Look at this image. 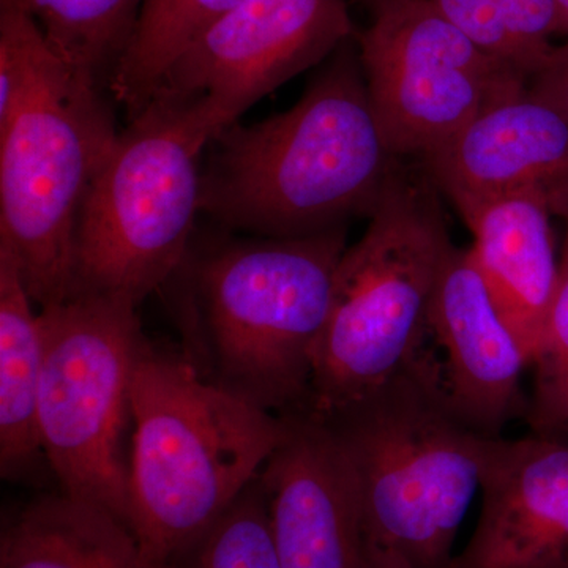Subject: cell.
I'll return each instance as SVG.
<instances>
[{"label":"cell","mask_w":568,"mask_h":568,"mask_svg":"<svg viewBox=\"0 0 568 568\" xmlns=\"http://www.w3.org/2000/svg\"><path fill=\"white\" fill-rule=\"evenodd\" d=\"M130 403L132 529L149 558L168 568L260 476L287 422L145 342Z\"/></svg>","instance_id":"7a4b0ae2"},{"label":"cell","mask_w":568,"mask_h":568,"mask_svg":"<svg viewBox=\"0 0 568 568\" xmlns=\"http://www.w3.org/2000/svg\"><path fill=\"white\" fill-rule=\"evenodd\" d=\"M355 37L293 108L253 125L235 122L213 140L201 212L268 239L306 237L372 215L403 159L377 122Z\"/></svg>","instance_id":"6da1fadb"},{"label":"cell","mask_w":568,"mask_h":568,"mask_svg":"<svg viewBox=\"0 0 568 568\" xmlns=\"http://www.w3.org/2000/svg\"><path fill=\"white\" fill-rule=\"evenodd\" d=\"M168 568H283L260 477Z\"/></svg>","instance_id":"44dd1931"},{"label":"cell","mask_w":568,"mask_h":568,"mask_svg":"<svg viewBox=\"0 0 568 568\" xmlns=\"http://www.w3.org/2000/svg\"><path fill=\"white\" fill-rule=\"evenodd\" d=\"M418 163L457 211L536 193L560 219L568 212V119L529 89L491 104Z\"/></svg>","instance_id":"5bb4252c"},{"label":"cell","mask_w":568,"mask_h":568,"mask_svg":"<svg viewBox=\"0 0 568 568\" xmlns=\"http://www.w3.org/2000/svg\"><path fill=\"white\" fill-rule=\"evenodd\" d=\"M357 2H361L362 6H364L373 17V14L377 13V11L383 10L384 7L390 6V3L394 2H398V0H357Z\"/></svg>","instance_id":"d4e9b609"},{"label":"cell","mask_w":568,"mask_h":568,"mask_svg":"<svg viewBox=\"0 0 568 568\" xmlns=\"http://www.w3.org/2000/svg\"><path fill=\"white\" fill-rule=\"evenodd\" d=\"M355 36L346 0H244L182 51L152 97L193 104L219 136Z\"/></svg>","instance_id":"30bf717a"},{"label":"cell","mask_w":568,"mask_h":568,"mask_svg":"<svg viewBox=\"0 0 568 568\" xmlns=\"http://www.w3.org/2000/svg\"><path fill=\"white\" fill-rule=\"evenodd\" d=\"M559 284L549 310L544 345L534 357L526 424L540 436L568 437V212L562 216Z\"/></svg>","instance_id":"7402d4cb"},{"label":"cell","mask_w":568,"mask_h":568,"mask_svg":"<svg viewBox=\"0 0 568 568\" xmlns=\"http://www.w3.org/2000/svg\"><path fill=\"white\" fill-rule=\"evenodd\" d=\"M138 306L80 293L40 308L43 369L41 448L63 493L110 511L132 528L130 388L142 343Z\"/></svg>","instance_id":"ba28073f"},{"label":"cell","mask_w":568,"mask_h":568,"mask_svg":"<svg viewBox=\"0 0 568 568\" xmlns=\"http://www.w3.org/2000/svg\"><path fill=\"white\" fill-rule=\"evenodd\" d=\"M358 32L369 100L396 159H424L529 81L452 24L429 0H398Z\"/></svg>","instance_id":"9c48e42d"},{"label":"cell","mask_w":568,"mask_h":568,"mask_svg":"<svg viewBox=\"0 0 568 568\" xmlns=\"http://www.w3.org/2000/svg\"><path fill=\"white\" fill-rule=\"evenodd\" d=\"M481 511L448 568H568V437H485Z\"/></svg>","instance_id":"4fadbf2b"},{"label":"cell","mask_w":568,"mask_h":568,"mask_svg":"<svg viewBox=\"0 0 568 568\" xmlns=\"http://www.w3.org/2000/svg\"><path fill=\"white\" fill-rule=\"evenodd\" d=\"M481 51L530 81L562 37L555 0H429Z\"/></svg>","instance_id":"ffe728a7"},{"label":"cell","mask_w":568,"mask_h":568,"mask_svg":"<svg viewBox=\"0 0 568 568\" xmlns=\"http://www.w3.org/2000/svg\"><path fill=\"white\" fill-rule=\"evenodd\" d=\"M144 0H0L37 22L55 54L102 84L132 39Z\"/></svg>","instance_id":"d6986e66"},{"label":"cell","mask_w":568,"mask_h":568,"mask_svg":"<svg viewBox=\"0 0 568 568\" xmlns=\"http://www.w3.org/2000/svg\"><path fill=\"white\" fill-rule=\"evenodd\" d=\"M347 226L234 242L194 268L220 386L276 416L305 414Z\"/></svg>","instance_id":"277c9868"},{"label":"cell","mask_w":568,"mask_h":568,"mask_svg":"<svg viewBox=\"0 0 568 568\" xmlns=\"http://www.w3.org/2000/svg\"><path fill=\"white\" fill-rule=\"evenodd\" d=\"M20 268L0 245V473L21 478L44 458L39 405L43 343Z\"/></svg>","instance_id":"e0dca14e"},{"label":"cell","mask_w":568,"mask_h":568,"mask_svg":"<svg viewBox=\"0 0 568 568\" xmlns=\"http://www.w3.org/2000/svg\"><path fill=\"white\" fill-rule=\"evenodd\" d=\"M458 213L473 233L470 253L481 278L532 364L559 284L555 213L536 193L493 197Z\"/></svg>","instance_id":"9a60e30c"},{"label":"cell","mask_w":568,"mask_h":568,"mask_svg":"<svg viewBox=\"0 0 568 568\" xmlns=\"http://www.w3.org/2000/svg\"><path fill=\"white\" fill-rule=\"evenodd\" d=\"M362 568H414L409 560L388 547V545L379 544V541L365 538L364 564Z\"/></svg>","instance_id":"cb8c5ba5"},{"label":"cell","mask_w":568,"mask_h":568,"mask_svg":"<svg viewBox=\"0 0 568 568\" xmlns=\"http://www.w3.org/2000/svg\"><path fill=\"white\" fill-rule=\"evenodd\" d=\"M244 0H144L132 39L108 88L129 121L144 110L182 51Z\"/></svg>","instance_id":"ac0fdd59"},{"label":"cell","mask_w":568,"mask_h":568,"mask_svg":"<svg viewBox=\"0 0 568 568\" xmlns=\"http://www.w3.org/2000/svg\"><path fill=\"white\" fill-rule=\"evenodd\" d=\"M216 134L189 103L152 97L118 134L82 205L74 294L140 305L181 271Z\"/></svg>","instance_id":"5b68a950"},{"label":"cell","mask_w":568,"mask_h":568,"mask_svg":"<svg viewBox=\"0 0 568 568\" xmlns=\"http://www.w3.org/2000/svg\"><path fill=\"white\" fill-rule=\"evenodd\" d=\"M0 568H164L130 526L65 493L29 504L3 530Z\"/></svg>","instance_id":"2e32d148"},{"label":"cell","mask_w":568,"mask_h":568,"mask_svg":"<svg viewBox=\"0 0 568 568\" xmlns=\"http://www.w3.org/2000/svg\"><path fill=\"white\" fill-rule=\"evenodd\" d=\"M452 246L439 190L424 168L399 160L336 267L305 414L334 416L406 368Z\"/></svg>","instance_id":"3957f363"},{"label":"cell","mask_w":568,"mask_h":568,"mask_svg":"<svg viewBox=\"0 0 568 568\" xmlns=\"http://www.w3.org/2000/svg\"><path fill=\"white\" fill-rule=\"evenodd\" d=\"M286 417L287 432L260 473L283 568H362L364 511L345 452L325 422Z\"/></svg>","instance_id":"7c38bea8"},{"label":"cell","mask_w":568,"mask_h":568,"mask_svg":"<svg viewBox=\"0 0 568 568\" xmlns=\"http://www.w3.org/2000/svg\"><path fill=\"white\" fill-rule=\"evenodd\" d=\"M562 22L564 40L568 39V0H555Z\"/></svg>","instance_id":"484cf974"},{"label":"cell","mask_w":568,"mask_h":568,"mask_svg":"<svg viewBox=\"0 0 568 568\" xmlns=\"http://www.w3.org/2000/svg\"><path fill=\"white\" fill-rule=\"evenodd\" d=\"M320 420L353 467L365 538L402 552L414 568H448L480 489L487 436L458 422L407 369Z\"/></svg>","instance_id":"52a82bcc"},{"label":"cell","mask_w":568,"mask_h":568,"mask_svg":"<svg viewBox=\"0 0 568 568\" xmlns=\"http://www.w3.org/2000/svg\"><path fill=\"white\" fill-rule=\"evenodd\" d=\"M528 354L489 294L470 248L452 246L437 278L424 335L407 372L477 435L503 436L528 416L521 387Z\"/></svg>","instance_id":"8fae6325"},{"label":"cell","mask_w":568,"mask_h":568,"mask_svg":"<svg viewBox=\"0 0 568 568\" xmlns=\"http://www.w3.org/2000/svg\"><path fill=\"white\" fill-rule=\"evenodd\" d=\"M529 91L568 119V39L556 47L547 65L530 80Z\"/></svg>","instance_id":"603a6c76"},{"label":"cell","mask_w":568,"mask_h":568,"mask_svg":"<svg viewBox=\"0 0 568 568\" xmlns=\"http://www.w3.org/2000/svg\"><path fill=\"white\" fill-rule=\"evenodd\" d=\"M118 134L99 82L47 41L31 88L0 125V245L40 308L74 293L82 205Z\"/></svg>","instance_id":"8992f818"}]
</instances>
